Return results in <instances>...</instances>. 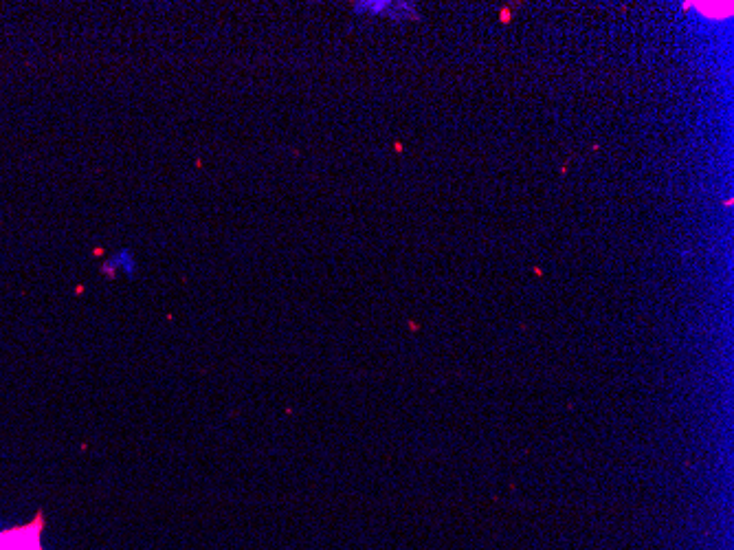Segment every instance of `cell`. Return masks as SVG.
I'll return each mask as SVG.
<instances>
[{
    "instance_id": "cell-1",
    "label": "cell",
    "mask_w": 734,
    "mask_h": 550,
    "mask_svg": "<svg viewBox=\"0 0 734 550\" xmlns=\"http://www.w3.org/2000/svg\"><path fill=\"white\" fill-rule=\"evenodd\" d=\"M44 517L38 513L25 526H14L0 533V550H42V535Z\"/></svg>"
},
{
    "instance_id": "cell-2",
    "label": "cell",
    "mask_w": 734,
    "mask_h": 550,
    "mask_svg": "<svg viewBox=\"0 0 734 550\" xmlns=\"http://www.w3.org/2000/svg\"><path fill=\"white\" fill-rule=\"evenodd\" d=\"M137 258L135 253H132L130 249H119L115 251L113 256L106 258V262H102V267H99V271H102L106 278H117V275H128V278H132V275L137 273Z\"/></svg>"
}]
</instances>
